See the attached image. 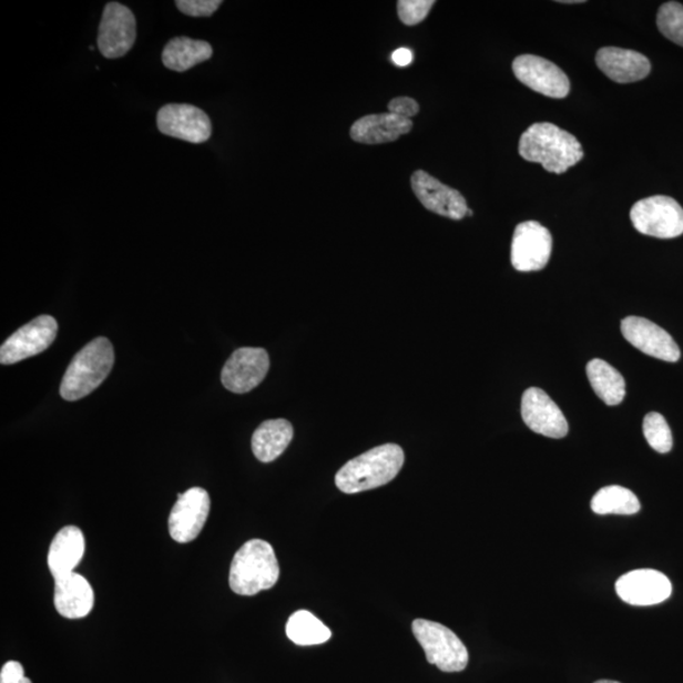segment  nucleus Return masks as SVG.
<instances>
[{
	"label": "nucleus",
	"mask_w": 683,
	"mask_h": 683,
	"mask_svg": "<svg viewBox=\"0 0 683 683\" xmlns=\"http://www.w3.org/2000/svg\"><path fill=\"white\" fill-rule=\"evenodd\" d=\"M519 154L529 163L541 164L548 173L563 174L583 157L581 143L552 123H536L521 134Z\"/></svg>",
	"instance_id": "f257e3e1"
},
{
	"label": "nucleus",
	"mask_w": 683,
	"mask_h": 683,
	"mask_svg": "<svg viewBox=\"0 0 683 683\" xmlns=\"http://www.w3.org/2000/svg\"><path fill=\"white\" fill-rule=\"evenodd\" d=\"M406 456L398 445L388 444L370 449L348 461L336 475L337 488L345 493H358L384 487L402 469Z\"/></svg>",
	"instance_id": "f03ea898"
},
{
	"label": "nucleus",
	"mask_w": 683,
	"mask_h": 683,
	"mask_svg": "<svg viewBox=\"0 0 683 683\" xmlns=\"http://www.w3.org/2000/svg\"><path fill=\"white\" fill-rule=\"evenodd\" d=\"M281 578V565L272 544L263 539H251L233 557L230 587L242 597H254L273 589Z\"/></svg>",
	"instance_id": "7ed1b4c3"
},
{
	"label": "nucleus",
	"mask_w": 683,
	"mask_h": 683,
	"mask_svg": "<svg viewBox=\"0 0 683 683\" xmlns=\"http://www.w3.org/2000/svg\"><path fill=\"white\" fill-rule=\"evenodd\" d=\"M114 365V348L110 339L99 337L73 358L60 385L61 398L77 401L99 388L111 374Z\"/></svg>",
	"instance_id": "20e7f679"
},
{
	"label": "nucleus",
	"mask_w": 683,
	"mask_h": 683,
	"mask_svg": "<svg viewBox=\"0 0 683 683\" xmlns=\"http://www.w3.org/2000/svg\"><path fill=\"white\" fill-rule=\"evenodd\" d=\"M412 633L426 652L427 661L444 672H461L469 664V651L451 629L417 619L412 623Z\"/></svg>",
	"instance_id": "39448f33"
},
{
	"label": "nucleus",
	"mask_w": 683,
	"mask_h": 683,
	"mask_svg": "<svg viewBox=\"0 0 683 683\" xmlns=\"http://www.w3.org/2000/svg\"><path fill=\"white\" fill-rule=\"evenodd\" d=\"M631 220L645 236L670 239L683 235V208L671 196L655 195L636 202Z\"/></svg>",
	"instance_id": "423d86ee"
},
{
	"label": "nucleus",
	"mask_w": 683,
	"mask_h": 683,
	"mask_svg": "<svg viewBox=\"0 0 683 683\" xmlns=\"http://www.w3.org/2000/svg\"><path fill=\"white\" fill-rule=\"evenodd\" d=\"M551 232L536 221L518 224L511 244V265L520 273L539 272L551 258Z\"/></svg>",
	"instance_id": "0eeeda50"
},
{
	"label": "nucleus",
	"mask_w": 683,
	"mask_h": 683,
	"mask_svg": "<svg viewBox=\"0 0 683 683\" xmlns=\"http://www.w3.org/2000/svg\"><path fill=\"white\" fill-rule=\"evenodd\" d=\"M137 38L136 18L131 9L116 2L104 8L98 33V49L106 59L128 55Z\"/></svg>",
	"instance_id": "6e6552de"
},
{
	"label": "nucleus",
	"mask_w": 683,
	"mask_h": 683,
	"mask_svg": "<svg viewBox=\"0 0 683 683\" xmlns=\"http://www.w3.org/2000/svg\"><path fill=\"white\" fill-rule=\"evenodd\" d=\"M58 322L51 316H40L16 330L0 348V364L13 365L40 355L57 339Z\"/></svg>",
	"instance_id": "1a4fd4ad"
},
{
	"label": "nucleus",
	"mask_w": 683,
	"mask_h": 683,
	"mask_svg": "<svg viewBox=\"0 0 683 683\" xmlns=\"http://www.w3.org/2000/svg\"><path fill=\"white\" fill-rule=\"evenodd\" d=\"M211 511L210 493L192 488L179 496L170 512L169 532L177 543L193 542L201 534Z\"/></svg>",
	"instance_id": "9d476101"
},
{
	"label": "nucleus",
	"mask_w": 683,
	"mask_h": 683,
	"mask_svg": "<svg viewBox=\"0 0 683 683\" xmlns=\"http://www.w3.org/2000/svg\"><path fill=\"white\" fill-rule=\"evenodd\" d=\"M268 368L269 358L264 348H239L224 365L221 380L228 391L246 394L264 381Z\"/></svg>",
	"instance_id": "9b49d317"
},
{
	"label": "nucleus",
	"mask_w": 683,
	"mask_h": 683,
	"mask_svg": "<svg viewBox=\"0 0 683 683\" xmlns=\"http://www.w3.org/2000/svg\"><path fill=\"white\" fill-rule=\"evenodd\" d=\"M512 71L520 83L548 98L562 99L569 95V77L550 60L536 55H521L512 62Z\"/></svg>",
	"instance_id": "f8f14e48"
},
{
	"label": "nucleus",
	"mask_w": 683,
	"mask_h": 683,
	"mask_svg": "<svg viewBox=\"0 0 683 683\" xmlns=\"http://www.w3.org/2000/svg\"><path fill=\"white\" fill-rule=\"evenodd\" d=\"M157 128L169 137L204 143L212 136L210 116L191 104H167L157 113Z\"/></svg>",
	"instance_id": "ddd939ff"
},
{
	"label": "nucleus",
	"mask_w": 683,
	"mask_h": 683,
	"mask_svg": "<svg viewBox=\"0 0 683 683\" xmlns=\"http://www.w3.org/2000/svg\"><path fill=\"white\" fill-rule=\"evenodd\" d=\"M410 183L418 201L430 212L455 221L463 220L469 212V206L460 192L440 183L426 171H416Z\"/></svg>",
	"instance_id": "4468645a"
},
{
	"label": "nucleus",
	"mask_w": 683,
	"mask_h": 683,
	"mask_svg": "<svg viewBox=\"0 0 683 683\" xmlns=\"http://www.w3.org/2000/svg\"><path fill=\"white\" fill-rule=\"evenodd\" d=\"M521 417L534 434L560 439L569 435L562 410L542 389L530 388L521 399Z\"/></svg>",
	"instance_id": "2eb2a0df"
},
{
	"label": "nucleus",
	"mask_w": 683,
	"mask_h": 683,
	"mask_svg": "<svg viewBox=\"0 0 683 683\" xmlns=\"http://www.w3.org/2000/svg\"><path fill=\"white\" fill-rule=\"evenodd\" d=\"M622 334L629 344L643 354L662 361L677 363L681 350L675 339L653 322L641 317H628L622 322Z\"/></svg>",
	"instance_id": "dca6fc26"
},
{
	"label": "nucleus",
	"mask_w": 683,
	"mask_h": 683,
	"mask_svg": "<svg viewBox=\"0 0 683 683\" xmlns=\"http://www.w3.org/2000/svg\"><path fill=\"white\" fill-rule=\"evenodd\" d=\"M620 599L635 606L661 604L672 594L671 581L655 570H636L623 574L615 583Z\"/></svg>",
	"instance_id": "f3484780"
},
{
	"label": "nucleus",
	"mask_w": 683,
	"mask_h": 683,
	"mask_svg": "<svg viewBox=\"0 0 683 683\" xmlns=\"http://www.w3.org/2000/svg\"><path fill=\"white\" fill-rule=\"evenodd\" d=\"M597 64L602 73L619 84L641 82L651 73V61L633 50L600 49Z\"/></svg>",
	"instance_id": "a211bd4d"
},
{
	"label": "nucleus",
	"mask_w": 683,
	"mask_h": 683,
	"mask_svg": "<svg viewBox=\"0 0 683 683\" xmlns=\"http://www.w3.org/2000/svg\"><path fill=\"white\" fill-rule=\"evenodd\" d=\"M53 604L61 616L82 619L90 614L94 606V591L89 581L77 572L55 580Z\"/></svg>",
	"instance_id": "6ab92c4d"
},
{
	"label": "nucleus",
	"mask_w": 683,
	"mask_h": 683,
	"mask_svg": "<svg viewBox=\"0 0 683 683\" xmlns=\"http://www.w3.org/2000/svg\"><path fill=\"white\" fill-rule=\"evenodd\" d=\"M412 129V122L393 113L363 116L350 128V139L366 145L397 141Z\"/></svg>",
	"instance_id": "aec40b11"
},
{
	"label": "nucleus",
	"mask_w": 683,
	"mask_h": 683,
	"mask_svg": "<svg viewBox=\"0 0 683 683\" xmlns=\"http://www.w3.org/2000/svg\"><path fill=\"white\" fill-rule=\"evenodd\" d=\"M85 553V538L78 527L62 528L51 542L48 564L53 579L75 572Z\"/></svg>",
	"instance_id": "412c9836"
},
{
	"label": "nucleus",
	"mask_w": 683,
	"mask_h": 683,
	"mask_svg": "<svg viewBox=\"0 0 683 683\" xmlns=\"http://www.w3.org/2000/svg\"><path fill=\"white\" fill-rule=\"evenodd\" d=\"M294 437L290 421L285 419L266 420L253 436V451L258 461L268 463L281 457Z\"/></svg>",
	"instance_id": "4be33fe9"
},
{
	"label": "nucleus",
	"mask_w": 683,
	"mask_h": 683,
	"mask_svg": "<svg viewBox=\"0 0 683 683\" xmlns=\"http://www.w3.org/2000/svg\"><path fill=\"white\" fill-rule=\"evenodd\" d=\"M589 381L606 406H619L625 398L626 385L622 374L602 359L595 358L587 366Z\"/></svg>",
	"instance_id": "5701e85b"
},
{
	"label": "nucleus",
	"mask_w": 683,
	"mask_h": 683,
	"mask_svg": "<svg viewBox=\"0 0 683 683\" xmlns=\"http://www.w3.org/2000/svg\"><path fill=\"white\" fill-rule=\"evenodd\" d=\"M212 55L213 49L208 42L175 38L166 44L163 52V62L167 69L183 73V71L210 60Z\"/></svg>",
	"instance_id": "b1692460"
},
{
	"label": "nucleus",
	"mask_w": 683,
	"mask_h": 683,
	"mask_svg": "<svg viewBox=\"0 0 683 683\" xmlns=\"http://www.w3.org/2000/svg\"><path fill=\"white\" fill-rule=\"evenodd\" d=\"M286 635L298 645H318L328 642L332 632L309 611L299 610L287 620Z\"/></svg>",
	"instance_id": "393cba45"
},
{
	"label": "nucleus",
	"mask_w": 683,
	"mask_h": 683,
	"mask_svg": "<svg viewBox=\"0 0 683 683\" xmlns=\"http://www.w3.org/2000/svg\"><path fill=\"white\" fill-rule=\"evenodd\" d=\"M591 509L599 516H633L641 510V502L631 490L613 485L595 493Z\"/></svg>",
	"instance_id": "a878e982"
},
{
	"label": "nucleus",
	"mask_w": 683,
	"mask_h": 683,
	"mask_svg": "<svg viewBox=\"0 0 683 683\" xmlns=\"http://www.w3.org/2000/svg\"><path fill=\"white\" fill-rule=\"evenodd\" d=\"M643 434L646 442L659 453H669L673 438L667 420L660 412H650L643 421Z\"/></svg>",
	"instance_id": "bb28decb"
},
{
	"label": "nucleus",
	"mask_w": 683,
	"mask_h": 683,
	"mask_svg": "<svg viewBox=\"0 0 683 683\" xmlns=\"http://www.w3.org/2000/svg\"><path fill=\"white\" fill-rule=\"evenodd\" d=\"M657 26L664 38L683 48V6L681 3H664L657 14Z\"/></svg>",
	"instance_id": "cd10ccee"
},
{
	"label": "nucleus",
	"mask_w": 683,
	"mask_h": 683,
	"mask_svg": "<svg viewBox=\"0 0 683 683\" xmlns=\"http://www.w3.org/2000/svg\"><path fill=\"white\" fill-rule=\"evenodd\" d=\"M434 6V0H400L398 2L400 21L407 26L419 24L426 20Z\"/></svg>",
	"instance_id": "c85d7f7f"
},
{
	"label": "nucleus",
	"mask_w": 683,
	"mask_h": 683,
	"mask_svg": "<svg viewBox=\"0 0 683 683\" xmlns=\"http://www.w3.org/2000/svg\"><path fill=\"white\" fill-rule=\"evenodd\" d=\"M179 11L191 17H211L222 6L221 0H177Z\"/></svg>",
	"instance_id": "c756f323"
},
{
	"label": "nucleus",
	"mask_w": 683,
	"mask_h": 683,
	"mask_svg": "<svg viewBox=\"0 0 683 683\" xmlns=\"http://www.w3.org/2000/svg\"><path fill=\"white\" fill-rule=\"evenodd\" d=\"M389 113L404 116V119L410 120V116H415L419 113V104L415 99L408 96L395 98L389 103Z\"/></svg>",
	"instance_id": "7c9ffc66"
},
{
	"label": "nucleus",
	"mask_w": 683,
	"mask_h": 683,
	"mask_svg": "<svg viewBox=\"0 0 683 683\" xmlns=\"http://www.w3.org/2000/svg\"><path fill=\"white\" fill-rule=\"evenodd\" d=\"M0 683H32L24 676L22 664L17 661H9L0 671Z\"/></svg>",
	"instance_id": "2f4dec72"
},
{
	"label": "nucleus",
	"mask_w": 683,
	"mask_h": 683,
	"mask_svg": "<svg viewBox=\"0 0 683 683\" xmlns=\"http://www.w3.org/2000/svg\"><path fill=\"white\" fill-rule=\"evenodd\" d=\"M391 60L395 65L399 68H407L412 61H415V55H412L411 50L401 48L393 52Z\"/></svg>",
	"instance_id": "473e14b6"
},
{
	"label": "nucleus",
	"mask_w": 683,
	"mask_h": 683,
	"mask_svg": "<svg viewBox=\"0 0 683 683\" xmlns=\"http://www.w3.org/2000/svg\"><path fill=\"white\" fill-rule=\"evenodd\" d=\"M595 683H620V682L611 681V680H600V681H597Z\"/></svg>",
	"instance_id": "72a5a7b5"
},
{
	"label": "nucleus",
	"mask_w": 683,
	"mask_h": 683,
	"mask_svg": "<svg viewBox=\"0 0 683 683\" xmlns=\"http://www.w3.org/2000/svg\"><path fill=\"white\" fill-rule=\"evenodd\" d=\"M467 215H473V212L469 210V212H467Z\"/></svg>",
	"instance_id": "f704fd0d"
}]
</instances>
